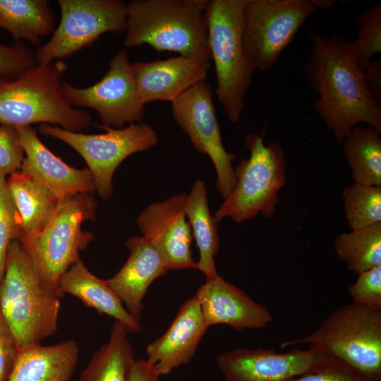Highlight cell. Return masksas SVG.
Listing matches in <instances>:
<instances>
[{
	"label": "cell",
	"mask_w": 381,
	"mask_h": 381,
	"mask_svg": "<svg viewBox=\"0 0 381 381\" xmlns=\"http://www.w3.org/2000/svg\"><path fill=\"white\" fill-rule=\"evenodd\" d=\"M186 198V193H180L153 202L136 219L143 236L155 248L168 270H198L192 257L193 236L184 212Z\"/></svg>",
	"instance_id": "obj_15"
},
{
	"label": "cell",
	"mask_w": 381,
	"mask_h": 381,
	"mask_svg": "<svg viewBox=\"0 0 381 381\" xmlns=\"http://www.w3.org/2000/svg\"><path fill=\"white\" fill-rule=\"evenodd\" d=\"M208 60L182 56L150 62L131 64L142 102L174 101L191 87L205 82Z\"/></svg>",
	"instance_id": "obj_18"
},
{
	"label": "cell",
	"mask_w": 381,
	"mask_h": 381,
	"mask_svg": "<svg viewBox=\"0 0 381 381\" xmlns=\"http://www.w3.org/2000/svg\"><path fill=\"white\" fill-rule=\"evenodd\" d=\"M333 0H248L243 46L246 56L261 71L271 69L306 20Z\"/></svg>",
	"instance_id": "obj_9"
},
{
	"label": "cell",
	"mask_w": 381,
	"mask_h": 381,
	"mask_svg": "<svg viewBox=\"0 0 381 381\" xmlns=\"http://www.w3.org/2000/svg\"><path fill=\"white\" fill-rule=\"evenodd\" d=\"M348 294L353 302L381 306V265L359 274L348 289Z\"/></svg>",
	"instance_id": "obj_34"
},
{
	"label": "cell",
	"mask_w": 381,
	"mask_h": 381,
	"mask_svg": "<svg viewBox=\"0 0 381 381\" xmlns=\"http://www.w3.org/2000/svg\"><path fill=\"white\" fill-rule=\"evenodd\" d=\"M207 328L225 324L235 330L261 329L272 320L268 309L219 274L207 279L197 290Z\"/></svg>",
	"instance_id": "obj_17"
},
{
	"label": "cell",
	"mask_w": 381,
	"mask_h": 381,
	"mask_svg": "<svg viewBox=\"0 0 381 381\" xmlns=\"http://www.w3.org/2000/svg\"><path fill=\"white\" fill-rule=\"evenodd\" d=\"M126 246L130 252L128 260L114 276L107 280L128 312L140 322L142 301L149 286L169 270L155 248L143 236L130 237Z\"/></svg>",
	"instance_id": "obj_20"
},
{
	"label": "cell",
	"mask_w": 381,
	"mask_h": 381,
	"mask_svg": "<svg viewBox=\"0 0 381 381\" xmlns=\"http://www.w3.org/2000/svg\"><path fill=\"white\" fill-rule=\"evenodd\" d=\"M0 282H1V281H0Z\"/></svg>",
	"instance_id": "obj_39"
},
{
	"label": "cell",
	"mask_w": 381,
	"mask_h": 381,
	"mask_svg": "<svg viewBox=\"0 0 381 381\" xmlns=\"http://www.w3.org/2000/svg\"><path fill=\"white\" fill-rule=\"evenodd\" d=\"M61 94L71 106L87 107L99 114L103 126L122 128L126 123L139 122L145 113L125 49L112 57L109 70L97 83L76 87L63 81Z\"/></svg>",
	"instance_id": "obj_12"
},
{
	"label": "cell",
	"mask_w": 381,
	"mask_h": 381,
	"mask_svg": "<svg viewBox=\"0 0 381 381\" xmlns=\"http://www.w3.org/2000/svg\"><path fill=\"white\" fill-rule=\"evenodd\" d=\"M78 355L74 340L25 346L18 351L7 381H71Z\"/></svg>",
	"instance_id": "obj_21"
},
{
	"label": "cell",
	"mask_w": 381,
	"mask_h": 381,
	"mask_svg": "<svg viewBox=\"0 0 381 381\" xmlns=\"http://www.w3.org/2000/svg\"><path fill=\"white\" fill-rule=\"evenodd\" d=\"M160 376L147 360L133 359L127 370L126 381H161Z\"/></svg>",
	"instance_id": "obj_37"
},
{
	"label": "cell",
	"mask_w": 381,
	"mask_h": 381,
	"mask_svg": "<svg viewBox=\"0 0 381 381\" xmlns=\"http://www.w3.org/2000/svg\"><path fill=\"white\" fill-rule=\"evenodd\" d=\"M54 27V14L47 0H0V28L9 32L15 42L39 45Z\"/></svg>",
	"instance_id": "obj_25"
},
{
	"label": "cell",
	"mask_w": 381,
	"mask_h": 381,
	"mask_svg": "<svg viewBox=\"0 0 381 381\" xmlns=\"http://www.w3.org/2000/svg\"><path fill=\"white\" fill-rule=\"evenodd\" d=\"M7 183L23 220L21 241L45 227L59 200L46 186L20 171L9 175Z\"/></svg>",
	"instance_id": "obj_24"
},
{
	"label": "cell",
	"mask_w": 381,
	"mask_h": 381,
	"mask_svg": "<svg viewBox=\"0 0 381 381\" xmlns=\"http://www.w3.org/2000/svg\"><path fill=\"white\" fill-rule=\"evenodd\" d=\"M288 381H373L341 361L334 358L321 370Z\"/></svg>",
	"instance_id": "obj_35"
},
{
	"label": "cell",
	"mask_w": 381,
	"mask_h": 381,
	"mask_svg": "<svg viewBox=\"0 0 381 381\" xmlns=\"http://www.w3.org/2000/svg\"><path fill=\"white\" fill-rule=\"evenodd\" d=\"M61 20L49 40L36 50L37 64L69 56L104 33L126 30L127 4L120 0H59Z\"/></svg>",
	"instance_id": "obj_11"
},
{
	"label": "cell",
	"mask_w": 381,
	"mask_h": 381,
	"mask_svg": "<svg viewBox=\"0 0 381 381\" xmlns=\"http://www.w3.org/2000/svg\"><path fill=\"white\" fill-rule=\"evenodd\" d=\"M36 64L35 54L23 42L0 43V80H13Z\"/></svg>",
	"instance_id": "obj_32"
},
{
	"label": "cell",
	"mask_w": 381,
	"mask_h": 381,
	"mask_svg": "<svg viewBox=\"0 0 381 381\" xmlns=\"http://www.w3.org/2000/svg\"><path fill=\"white\" fill-rule=\"evenodd\" d=\"M58 287L62 294H71L87 307L112 317L115 321L121 322L128 332L140 333L142 331L140 322L128 312L107 280L91 273L81 259L61 277Z\"/></svg>",
	"instance_id": "obj_22"
},
{
	"label": "cell",
	"mask_w": 381,
	"mask_h": 381,
	"mask_svg": "<svg viewBox=\"0 0 381 381\" xmlns=\"http://www.w3.org/2000/svg\"><path fill=\"white\" fill-rule=\"evenodd\" d=\"M99 126L106 133L85 134L47 123H41L38 130L68 144L83 158L98 195L107 200L113 194V175L119 164L132 154L156 145L158 136L152 126L144 123H130L122 128Z\"/></svg>",
	"instance_id": "obj_10"
},
{
	"label": "cell",
	"mask_w": 381,
	"mask_h": 381,
	"mask_svg": "<svg viewBox=\"0 0 381 381\" xmlns=\"http://www.w3.org/2000/svg\"><path fill=\"white\" fill-rule=\"evenodd\" d=\"M16 128L25 156L21 172L46 186L59 200L95 190L87 168L78 169L65 163L44 145L31 126Z\"/></svg>",
	"instance_id": "obj_16"
},
{
	"label": "cell",
	"mask_w": 381,
	"mask_h": 381,
	"mask_svg": "<svg viewBox=\"0 0 381 381\" xmlns=\"http://www.w3.org/2000/svg\"><path fill=\"white\" fill-rule=\"evenodd\" d=\"M308 343L373 381H381V306L352 302L332 311L309 335L280 343Z\"/></svg>",
	"instance_id": "obj_6"
},
{
	"label": "cell",
	"mask_w": 381,
	"mask_h": 381,
	"mask_svg": "<svg viewBox=\"0 0 381 381\" xmlns=\"http://www.w3.org/2000/svg\"><path fill=\"white\" fill-rule=\"evenodd\" d=\"M381 131L356 126L345 136L342 152L354 183L381 186Z\"/></svg>",
	"instance_id": "obj_26"
},
{
	"label": "cell",
	"mask_w": 381,
	"mask_h": 381,
	"mask_svg": "<svg viewBox=\"0 0 381 381\" xmlns=\"http://www.w3.org/2000/svg\"><path fill=\"white\" fill-rule=\"evenodd\" d=\"M15 338L0 312V381H7L18 353Z\"/></svg>",
	"instance_id": "obj_36"
},
{
	"label": "cell",
	"mask_w": 381,
	"mask_h": 381,
	"mask_svg": "<svg viewBox=\"0 0 381 381\" xmlns=\"http://www.w3.org/2000/svg\"><path fill=\"white\" fill-rule=\"evenodd\" d=\"M97 202L92 193H79L59 200L45 227L20 241L42 279L55 291L61 277L80 260L79 253L94 241L82 230L87 220L96 219Z\"/></svg>",
	"instance_id": "obj_8"
},
{
	"label": "cell",
	"mask_w": 381,
	"mask_h": 381,
	"mask_svg": "<svg viewBox=\"0 0 381 381\" xmlns=\"http://www.w3.org/2000/svg\"><path fill=\"white\" fill-rule=\"evenodd\" d=\"M23 220L7 183L0 175V281L4 270L7 250L11 242L20 240Z\"/></svg>",
	"instance_id": "obj_31"
},
{
	"label": "cell",
	"mask_w": 381,
	"mask_h": 381,
	"mask_svg": "<svg viewBox=\"0 0 381 381\" xmlns=\"http://www.w3.org/2000/svg\"><path fill=\"white\" fill-rule=\"evenodd\" d=\"M363 72L368 88L374 98L381 101V61H370L364 67Z\"/></svg>",
	"instance_id": "obj_38"
},
{
	"label": "cell",
	"mask_w": 381,
	"mask_h": 381,
	"mask_svg": "<svg viewBox=\"0 0 381 381\" xmlns=\"http://www.w3.org/2000/svg\"><path fill=\"white\" fill-rule=\"evenodd\" d=\"M209 84L200 83L171 102L173 118L188 134L195 149L212 160L217 172L216 187L226 198L235 182L234 153L224 147Z\"/></svg>",
	"instance_id": "obj_13"
},
{
	"label": "cell",
	"mask_w": 381,
	"mask_h": 381,
	"mask_svg": "<svg viewBox=\"0 0 381 381\" xmlns=\"http://www.w3.org/2000/svg\"><path fill=\"white\" fill-rule=\"evenodd\" d=\"M345 217L352 230L381 222V186L353 183L342 191Z\"/></svg>",
	"instance_id": "obj_29"
},
{
	"label": "cell",
	"mask_w": 381,
	"mask_h": 381,
	"mask_svg": "<svg viewBox=\"0 0 381 381\" xmlns=\"http://www.w3.org/2000/svg\"><path fill=\"white\" fill-rule=\"evenodd\" d=\"M66 62L36 64L13 80H0V124L47 123L72 132L87 129L91 114L69 105L61 94Z\"/></svg>",
	"instance_id": "obj_4"
},
{
	"label": "cell",
	"mask_w": 381,
	"mask_h": 381,
	"mask_svg": "<svg viewBox=\"0 0 381 381\" xmlns=\"http://www.w3.org/2000/svg\"><path fill=\"white\" fill-rule=\"evenodd\" d=\"M184 212L199 249L198 270L205 274L206 280L210 279L218 274L214 257L218 254L220 241L217 222L210 214L204 181L198 179L186 194Z\"/></svg>",
	"instance_id": "obj_23"
},
{
	"label": "cell",
	"mask_w": 381,
	"mask_h": 381,
	"mask_svg": "<svg viewBox=\"0 0 381 381\" xmlns=\"http://www.w3.org/2000/svg\"><path fill=\"white\" fill-rule=\"evenodd\" d=\"M334 358L314 345L284 353L273 349L237 348L219 355L217 363L226 381H288L317 372Z\"/></svg>",
	"instance_id": "obj_14"
},
{
	"label": "cell",
	"mask_w": 381,
	"mask_h": 381,
	"mask_svg": "<svg viewBox=\"0 0 381 381\" xmlns=\"http://www.w3.org/2000/svg\"><path fill=\"white\" fill-rule=\"evenodd\" d=\"M245 143L250 156L234 169V185L213 216L217 223L226 217L241 223L258 214L270 218L280 202L279 191L286 179L282 145L277 142L265 145L259 133L248 134Z\"/></svg>",
	"instance_id": "obj_7"
},
{
	"label": "cell",
	"mask_w": 381,
	"mask_h": 381,
	"mask_svg": "<svg viewBox=\"0 0 381 381\" xmlns=\"http://www.w3.org/2000/svg\"><path fill=\"white\" fill-rule=\"evenodd\" d=\"M207 0H133L127 3L123 45L147 44L157 52L210 61L204 8Z\"/></svg>",
	"instance_id": "obj_3"
},
{
	"label": "cell",
	"mask_w": 381,
	"mask_h": 381,
	"mask_svg": "<svg viewBox=\"0 0 381 381\" xmlns=\"http://www.w3.org/2000/svg\"><path fill=\"white\" fill-rule=\"evenodd\" d=\"M63 297L42 279L20 241H12L0 282V312L19 350L55 333Z\"/></svg>",
	"instance_id": "obj_2"
},
{
	"label": "cell",
	"mask_w": 381,
	"mask_h": 381,
	"mask_svg": "<svg viewBox=\"0 0 381 381\" xmlns=\"http://www.w3.org/2000/svg\"><path fill=\"white\" fill-rule=\"evenodd\" d=\"M206 327L198 296L186 301L167 331L146 347L147 361L160 375L191 361Z\"/></svg>",
	"instance_id": "obj_19"
},
{
	"label": "cell",
	"mask_w": 381,
	"mask_h": 381,
	"mask_svg": "<svg viewBox=\"0 0 381 381\" xmlns=\"http://www.w3.org/2000/svg\"><path fill=\"white\" fill-rule=\"evenodd\" d=\"M25 157L17 129L0 125V175L6 177L19 171Z\"/></svg>",
	"instance_id": "obj_33"
},
{
	"label": "cell",
	"mask_w": 381,
	"mask_h": 381,
	"mask_svg": "<svg viewBox=\"0 0 381 381\" xmlns=\"http://www.w3.org/2000/svg\"><path fill=\"white\" fill-rule=\"evenodd\" d=\"M334 250L357 274L381 265V222L339 234Z\"/></svg>",
	"instance_id": "obj_28"
},
{
	"label": "cell",
	"mask_w": 381,
	"mask_h": 381,
	"mask_svg": "<svg viewBox=\"0 0 381 381\" xmlns=\"http://www.w3.org/2000/svg\"><path fill=\"white\" fill-rule=\"evenodd\" d=\"M127 333L125 327L115 321L109 341L94 352L79 381H126L128 365L134 359Z\"/></svg>",
	"instance_id": "obj_27"
},
{
	"label": "cell",
	"mask_w": 381,
	"mask_h": 381,
	"mask_svg": "<svg viewBox=\"0 0 381 381\" xmlns=\"http://www.w3.org/2000/svg\"><path fill=\"white\" fill-rule=\"evenodd\" d=\"M356 20L358 23L357 38L350 43L363 70L373 55L381 54V4L362 11Z\"/></svg>",
	"instance_id": "obj_30"
},
{
	"label": "cell",
	"mask_w": 381,
	"mask_h": 381,
	"mask_svg": "<svg viewBox=\"0 0 381 381\" xmlns=\"http://www.w3.org/2000/svg\"><path fill=\"white\" fill-rule=\"evenodd\" d=\"M312 49L304 71L319 95L314 110L337 145L358 123L381 131V106L371 94L351 44L340 35L309 30Z\"/></svg>",
	"instance_id": "obj_1"
},
{
	"label": "cell",
	"mask_w": 381,
	"mask_h": 381,
	"mask_svg": "<svg viewBox=\"0 0 381 381\" xmlns=\"http://www.w3.org/2000/svg\"><path fill=\"white\" fill-rule=\"evenodd\" d=\"M248 0H207L204 8L211 59L214 64L218 101L232 123L240 120L255 68L243 46Z\"/></svg>",
	"instance_id": "obj_5"
}]
</instances>
